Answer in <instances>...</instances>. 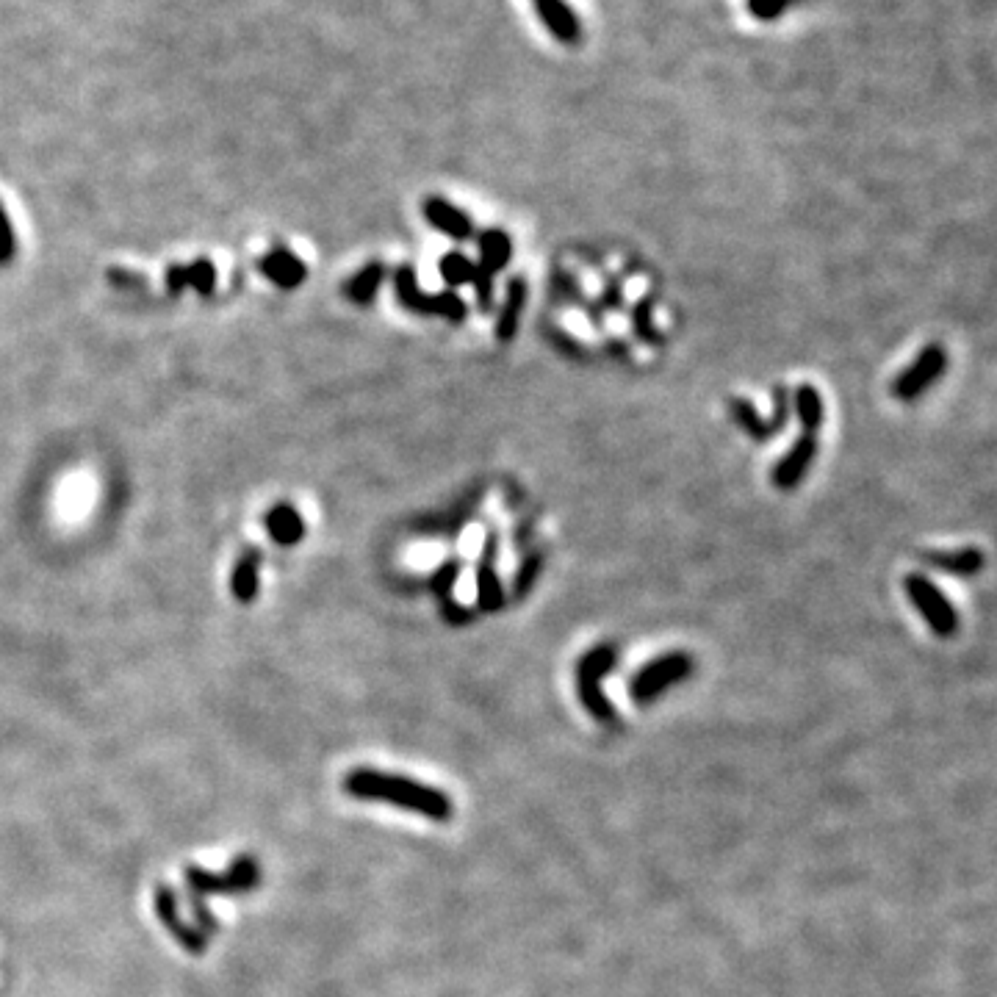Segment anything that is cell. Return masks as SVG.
I'll return each mask as SVG.
<instances>
[{
  "instance_id": "cell-1",
  "label": "cell",
  "mask_w": 997,
  "mask_h": 997,
  "mask_svg": "<svg viewBox=\"0 0 997 997\" xmlns=\"http://www.w3.org/2000/svg\"><path fill=\"white\" fill-rule=\"evenodd\" d=\"M344 787H347V793L363 798V801H385V804L402 806V809L419 812L433 820H446L452 815L449 795L435 787H427V784H419V781L405 779V776L361 768L349 773Z\"/></svg>"
},
{
  "instance_id": "cell-2",
  "label": "cell",
  "mask_w": 997,
  "mask_h": 997,
  "mask_svg": "<svg viewBox=\"0 0 997 997\" xmlns=\"http://www.w3.org/2000/svg\"><path fill=\"white\" fill-rule=\"evenodd\" d=\"M258 865H255L253 856H239L233 867H230L228 876H211L205 873L200 867H189L186 870V884H189V892H192V909L194 917L200 920V931L203 934H214L219 928V923L208 914L203 903V895L208 892H247L258 884Z\"/></svg>"
},
{
  "instance_id": "cell-3",
  "label": "cell",
  "mask_w": 997,
  "mask_h": 997,
  "mask_svg": "<svg viewBox=\"0 0 997 997\" xmlns=\"http://www.w3.org/2000/svg\"><path fill=\"white\" fill-rule=\"evenodd\" d=\"M615 662H618V651H615L613 643H601L577 662V693L596 721H613L615 718L613 701L601 690V682H604L607 673L613 671Z\"/></svg>"
},
{
  "instance_id": "cell-4",
  "label": "cell",
  "mask_w": 997,
  "mask_h": 997,
  "mask_svg": "<svg viewBox=\"0 0 997 997\" xmlns=\"http://www.w3.org/2000/svg\"><path fill=\"white\" fill-rule=\"evenodd\" d=\"M693 673V657L685 651H668L660 654L657 660H651L649 665H643L640 671L632 676L629 682V696L637 704H651L654 698H660L668 687L676 682H682Z\"/></svg>"
},
{
  "instance_id": "cell-5",
  "label": "cell",
  "mask_w": 997,
  "mask_h": 997,
  "mask_svg": "<svg viewBox=\"0 0 997 997\" xmlns=\"http://www.w3.org/2000/svg\"><path fill=\"white\" fill-rule=\"evenodd\" d=\"M903 590L914 604V610L923 615L928 629L939 637H950L959 632V613L950 604V599L934 585L925 574H909L903 579Z\"/></svg>"
},
{
  "instance_id": "cell-6",
  "label": "cell",
  "mask_w": 997,
  "mask_h": 997,
  "mask_svg": "<svg viewBox=\"0 0 997 997\" xmlns=\"http://www.w3.org/2000/svg\"><path fill=\"white\" fill-rule=\"evenodd\" d=\"M945 369H948V352H945V347L928 344V347L920 349V355L914 358L912 366H906L895 377L892 394L901 399V402H914V399L923 397L931 385L939 383V377L945 374Z\"/></svg>"
},
{
  "instance_id": "cell-7",
  "label": "cell",
  "mask_w": 997,
  "mask_h": 997,
  "mask_svg": "<svg viewBox=\"0 0 997 997\" xmlns=\"http://www.w3.org/2000/svg\"><path fill=\"white\" fill-rule=\"evenodd\" d=\"M817 449H820L817 435H806V433L798 435L793 441V446L781 455L779 463H776L773 471H770V482H773L779 491H793V488H798V485L804 482L806 474H809V469H812V463H815Z\"/></svg>"
},
{
  "instance_id": "cell-8",
  "label": "cell",
  "mask_w": 997,
  "mask_h": 997,
  "mask_svg": "<svg viewBox=\"0 0 997 997\" xmlns=\"http://www.w3.org/2000/svg\"><path fill=\"white\" fill-rule=\"evenodd\" d=\"M496 554H499V535L488 532L482 543L480 563H477V607L482 613H499L507 604L505 588L496 571Z\"/></svg>"
},
{
  "instance_id": "cell-9",
  "label": "cell",
  "mask_w": 997,
  "mask_h": 997,
  "mask_svg": "<svg viewBox=\"0 0 997 997\" xmlns=\"http://www.w3.org/2000/svg\"><path fill=\"white\" fill-rule=\"evenodd\" d=\"M535 12L541 17L543 28L565 48H577L582 42V23L577 12L565 0H532Z\"/></svg>"
},
{
  "instance_id": "cell-10",
  "label": "cell",
  "mask_w": 997,
  "mask_h": 997,
  "mask_svg": "<svg viewBox=\"0 0 997 997\" xmlns=\"http://www.w3.org/2000/svg\"><path fill=\"white\" fill-rule=\"evenodd\" d=\"M421 214L438 233H444L452 241H469L474 236V222H471L469 214L460 211L457 205H452L444 197H438V194L427 197L421 203Z\"/></svg>"
},
{
  "instance_id": "cell-11",
  "label": "cell",
  "mask_w": 997,
  "mask_h": 997,
  "mask_svg": "<svg viewBox=\"0 0 997 997\" xmlns=\"http://www.w3.org/2000/svg\"><path fill=\"white\" fill-rule=\"evenodd\" d=\"M217 286V269L208 258H197L192 264H172L167 269V289L172 294H181L183 289H194L197 294L208 297Z\"/></svg>"
},
{
  "instance_id": "cell-12",
  "label": "cell",
  "mask_w": 997,
  "mask_h": 997,
  "mask_svg": "<svg viewBox=\"0 0 997 997\" xmlns=\"http://www.w3.org/2000/svg\"><path fill=\"white\" fill-rule=\"evenodd\" d=\"M258 269L266 280H272L280 289H297L302 280L308 277V269L302 264V258L291 253V250H272L258 261Z\"/></svg>"
},
{
  "instance_id": "cell-13",
  "label": "cell",
  "mask_w": 997,
  "mask_h": 997,
  "mask_svg": "<svg viewBox=\"0 0 997 997\" xmlns=\"http://www.w3.org/2000/svg\"><path fill=\"white\" fill-rule=\"evenodd\" d=\"M527 280L524 277H510L505 291V302L499 308V316H496V338L507 344L513 341L518 333V322H521V311L527 305Z\"/></svg>"
},
{
  "instance_id": "cell-14",
  "label": "cell",
  "mask_w": 997,
  "mask_h": 997,
  "mask_svg": "<svg viewBox=\"0 0 997 997\" xmlns=\"http://www.w3.org/2000/svg\"><path fill=\"white\" fill-rule=\"evenodd\" d=\"M156 912H158V917H161V923L167 925L169 931L181 939L186 948L192 950V953H203L205 934H200V931L189 928V925L183 923L181 917H178V903H175L172 889H167V887L158 889L156 892Z\"/></svg>"
},
{
  "instance_id": "cell-15",
  "label": "cell",
  "mask_w": 997,
  "mask_h": 997,
  "mask_svg": "<svg viewBox=\"0 0 997 997\" xmlns=\"http://www.w3.org/2000/svg\"><path fill=\"white\" fill-rule=\"evenodd\" d=\"M726 408H729V416H732L734 424H737L748 438H754L757 444H765V441H770V438H776V435L781 433L779 427L773 424V419H762L759 410L745 397H729Z\"/></svg>"
},
{
  "instance_id": "cell-16",
  "label": "cell",
  "mask_w": 997,
  "mask_h": 997,
  "mask_svg": "<svg viewBox=\"0 0 997 997\" xmlns=\"http://www.w3.org/2000/svg\"><path fill=\"white\" fill-rule=\"evenodd\" d=\"M269 538L280 546H297L305 538V521L291 505H275L264 516Z\"/></svg>"
},
{
  "instance_id": "cell-17",
  "label": "cell",
  "mask_w": 997,
  "mask_h": 997,
  "mask_svg": "<svg viewBox=\"0 0 997 997\" xmlns=\"http://www.w3.org/2000/svg\"><path fill=\"white\" fill-rule=\"evenodd\" d=\"M923 560L939 568V571H945V574H953V577H975L986 563L984 552L975 549V546H964L956 552H928Z\"/></svg>"
},
{
  "instance_id": "cell-18",
  "label": "cell",
  "mask_w": 997,
  "mask_h": 997,
  "mask_svg": "<svg viewBox=\"0 0 997 997\" xmlns=\"http://www.w3.org/2000/svg\"><path fill=\"white\" fill-rule=\"evenodd\" d=\"M790 408L795 410V416L801 421V430L806 435H817L823 430V419H826V408H823V397L815 385H798L790 394Z\"/></svg>"
},
{
  "instance_id": "cell-19",
  "label": "cell",
  "mask_w": 997,
  "mask_h": 997,
  "mask_svg": "<svg viewBox=\"0 0 997 997\" xmlns=\"http://www.w3.org/2000/svg\"><path fill=\"white\" fill-rule=\"evenodd\" d=\"M394 291H397V300L402 308H408L413 313H421V316H433V294H424L419 286V277H416V269L410 264L399 266L394 272Z\"/></svg>"
},
{
  "instance_id": "cell-20",
  "label": "cell",
  "mask_w": 997,
  "mask_h": 997,
  "mask_svg": "<svg viewBox=\"0 0 997 997\" xmlns=\"http://www.w3.org/2000/svg\"><path fill=\"white\" fill-rule=\"evenodd\" d=\"M477 250H480V261H477V264L485 266L488 272L496 275V272H502V269L510 264V258H513V239L507 236L505 230L488 228L480 233Z\"/></svg>"
},
{
  "instance_id": "cell-21",
  "label": "cell",
  "mask_w": 997,
  "mask_h": 997,
  "mask_svg": "<svg viewBox=\"0 0 997 997\" xmlns=\"http://www.w3.org/2000/svg\"><path fill=\"white\" fill-rule=\"evenodd\" d=\"M383 277H385V266L380 264V261L366 264L358 275H352L347 283H344L347 300L358 302V305H372L374 297H377V291L383 286Z\"/></svg>"
},
{
  "instance_id": "cell-22",
  "label": "cell",
  "mask_w": 997,
  "mask_h": 997,
  "mask_svg": "<svg viewBox=\"0 0 997 997\" xmlns=\"http://www.w3.org/2000/svg\"><path fill=\"white\" fill-rule=\"evenodd\" d=\"M258 563H261V554H258V549H250L233 568L230 590L241 604H250L258 593Z\"/></svg>"
},
{
  "instance_id": "cell-23",
  "label": "cell",
  "mask_w": 997,
  "mask_h": 997,
  "mask_svg": "<svg viewBox=\"0 0 997 997\" xmlns=\"http://www.w3.org/2000/svg\"><path fill=\"white\" fill-rule=\"evenodd\" d=\"M438 275H441V280H444L446 286L449 289L455 291V289H460V286H466V283H471V275H474V261H471L469 255H463V253H446L441 261H438Z\"/></svg>"
},
{
  "instance_id": "cell-24",
  "label": "cell",
  "mask_w": 997,
  "mask_h": 997,
  "mask_svg": "<svg viewBox=\"0 0 997 997\" xmlns=\"http://www.w3.org/2000/svg\"><path fill=\"white\" fill-rule=\"evenodd\" d=\"M541 568H543V552L535 549V552L524 554V560H521V565H518L516 571V579H513V596H516V599H524L529 590L535 588V582L541 577Z\"/></svg>"
},
{
  "instance_id": "cell-25",
  "label": "cell",
  "mask_w": 997,
  "mask_h": 997,
  "mask_svg": "<svg viewBox=\"0 0 997 997\" xmlns=\"http://www.w3.org/2000/svg\"><path fill=\"white\" fill-rule=\"evenodd\" d=\"M435 297V302H433V316H441V319H446V322H463L466 316H469V308H466V302H463V297L457 294V291H452V289H446V291H441V294H433Z\"/></svg>"
},
{
  "instance_id": "cell-26",
  "label": "cell",
  "mask_w": 997,
  "mask_h": 997,
  "mask_svg": "<svg viewBox=\"0 0 997 997\" xmlns=\"http://www.w3.org/2000/svg\"><path fill=\"white\" fill-rule=\"evenodd\" d=\"M460 571H463L460 560H446L441 568H435V574L430 577V590L438 596V601H444L452 596L457 579H460Z\"/></svg>"
},
{
  "instance_id": "cell-27",
  "label": "cell",
  "mask_w": 997,
  "mask_h": 997,
  "mask_svg": "<svg viewBox=\"0 0 997 997\" xmlns=\"http://www.w3.org/2000/svg\"><path fill=\"white\" fill-rule=\"evenodd\" d=\"M477 499H480V493H471L469 502H460V505H457L455 510H449L446 516L435 518L433 532H441V535H444V532H457L463 521H469V518L474 516V507H477Z\"/></svg>"
},
{
  "instance_id": "cell-28",
  "label": "cell",
  "mask_w": 997,
  "mask_h": 997,
  "mask_svg": "<svg viewBox=\"0 0 997 997\" xmlns=\"http://www.w3.org/2000/svg\"><path fill=\"white\" fill-rule=\"evenodd\" d=\"M632 327H635L637 338H643L646 344H660V330L654 327L651 319V300H640L632 311Z\"/></svg>"
},
{
  "instance_id": "cell-29",
  "label": "cell",
  "mask_w": 997,
  "mask_h": 997,
  "mask_svg": "<svg viewBox=\"0 0 997 997\" xmlns=\"http://www.w3.org/2000/svg\"><path fill=\"white\" fill-rule=\"evenodd\" d=\"M471 286H474V297H477V305H480L482 313H488L493 308V272H488L485 266L474 264V275H471Z\"/></svg>"
},
{
  "instance_id": "cell-30",
  "label": "cell",
  "mask_w": 997,
  "mask_h": 997,
  "mask_svg": "<svg viewBox=\"0 0 997 997\" xmlns=\"http://www.w3.org/2000/svg\"><path fill=\"white\" fill-rule=\"evenodd\" d=\"M790 3L793 0H748V12L754 14L757 20H762V23H770V20H776V17L787 12Z\"/></svg>"
},
{
  "instance_id": "cell-31",
  "label": "cell",
  "mask_w": 997,
  "mask_h": 997,
  "mask_svg": "<svg viewBox=\"0 0 997 997\" xmlns=\"http://www.w3.org/2000/svg\"><path fill=\"white\" fill-rule=\"evenodd\" d=\"M14 250H17V244H14L12 222H9L3 203H0V264H9L14 258Z\"/></svg>"
},
{
  "instance_id": "cell-32",
  "label": "cell",
  "mask_w": 997,
  "mask_h": 997,
  "mask_svg": "<svg viewBox=\"0 0 997 997\" xmlns=\"http://www.w3.org/2000/svg\"><path fill=\"white\" fill-rule=\"evenodd\" d=\"M438 604H441V613H444V618L449 621V624H469L471 610L469 607H463V604H457L455 596L438 601Z\"/></svg>"
},
{
  "instance_id": "cell-33",
  "label": "cell",
  "mask_w": 997,
  "mask_h": 997,
  "mask_svg": "<svg viewBox=\"0 0 997 997\" xmlns=\"http://www.w3.org/2000/svg\"><path fill=\"white\" fill-rule=\"evenodd\" d=\"M793 3H795V0H793Z\"/></svg>"
}]
</instances>
